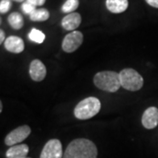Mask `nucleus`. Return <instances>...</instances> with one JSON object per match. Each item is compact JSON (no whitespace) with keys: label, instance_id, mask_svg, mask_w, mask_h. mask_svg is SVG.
Listing matches in <instances>:
<instances>
[{"label":"nucleus","instance_id":"7","mask_svg":"<svg viewBox=\"0 0 158 158\" xmlns=\"http://www.w3.org/2000/svg\"><path fill=\"white\" fill-rule=\"evenodd\" d=\"M40 158H63L61 141L57 139L49 140L43 147Z\"/></svg>","mask_w":158,"mask_h":158},{"label":"nucleus","instance_id":"8","mask_svg":"<svg viewBox=\"0 0 158 158\" xmlns=\"http://www.w3.org/2000/svg\"><path fill=\"white\" fill-rule=\"evenodd\" d=\"M142 126L147 129H154L158 126V108L150 106L145 110L141 117Z\"/></svg>","mask_w":158,"mask_h":158},{"label":"nucleus","instance_id":"18","mask_svg":"<svg viewBox=\"0 0 158 158\" xmlns=\"http://www.w3.org/2000/svg\"><path fill=\"white\" fill-rule=\"evenodd\" d=\"M21 9H22V11H24V13H26V14H27V15H31V14H33L35 10L37 9L36 7L34 6H33L32 4H30L28 2H24L22 4V6H21Z\"/></svg>","mask_w":158,"mask_h":158},{"label":"nucleus","instance_id":"14","mask_svg":"<svg viewBox=\"0 0 158 158\" xmlns=\"http://www.w3.org/2000/svg\"><path fill=\"white\" fill-rule=\"evenodd\" d=\"M8 23L11 28L19 30L24 26V19L19 12H11L8 16Z\"/></svg>","mask_w":158,"mask_h":158},{"label":"nucleus","instance_id":"10","mask_svg":"<svg viewBox=\"0 0 158 158\" xmlns=\"http://www.w3.org/2000/svg\"><path fill=\"white\" fill-rule=\"evenodd\" d=\"M82 22V17L77 12H72L67 14L62 19V28L67 31H76Z\"/></svg>","mask_w":158,"mask_h":158},{"label":"nucleus","instance_id":"19","mask_svg":"<svg viewBox=\"0 0 158 158\" xmlns=\"http://www.w3.org/2000/svg\"><path fill=\"white\" fill-rule=\"evenodd\" d=\"M11 0H1L0 1V12L1 14H5L10 11L11 8Z\"/></svg>","mask_w":158,"mask_h":158},{"label":"nucleus","instance_id":"21","mask_svg":"<svg viewBox=\"0 0 158 158\" xmlns=\"http://www.w3.org/2000/svg\"><path fill=\"white\" fill-rule=\"evenodd\" d=\"M148 5L152 6L154 8H158V0H145Z\"/></svg>","mask_w":158,"mask_h":158},{"label":"nucleus","instance_id":"25","mask_svg":"<svg viewBox=\"0 0 158 158\" xmlns=\"http://www.w3.org/2000/svg\"><path fill=\"white\" fill-rule=\"evenodd\" d=\"M24 158H30V157H24Z\"/></svg>","mask_w":158,"mask_h":158},{"label":"nucleus","instance_id":"9","mask_svg":"<svg viewBox=\"0 0 158 158\" xmlns=\"http://www.w3.org/2000/svg\"><path fill=\"white\" fill-rule=\"evenodd\" d=\"M29 75L32 80L35 82L42 81L47 75V69L43 62L38 59L33 60L29 66Z\"/></svg>","mask_w":158,"mask_h":158},{"label":"nucleus","instance_id":"12","mask_svg":"<svg viewBox=\"0 0 158 158\" xmlns=\"http://www.w3.org/2000/svg\"><path fill=\"white\" fill-rule=\"evenodd\" d=\"M29 152V147L27 144H18L11 146L6 151L7 158H24L27 157Z\"/></svg>","mask_w":158,"mask_h":158},{"label":"nucleus","instance_id":"4","mask_svg":"<svg viewBox=\"0 0 158 158\" xmlns=\"http://www.w3.org/2000/svg\"><path fill=\"white\" fill-rule=\"evenodd\" d=\"M120 85L126 90L137 91L143 86V78L141 74L133 69H124L119 72Z\"/></svg>","mask_w":158,"mask_h":158},{"label":"nucleus","instance_id":"15","mask_svg":"<svg viewBox=\"0 0 158 158\" xmlns=\"http://www.w3.org/2000/svg\"><path fill=\"white\" fill-rule=\"evenodd\" d=\"M49 11L45 8H39L36 9L33 14L30 15V19L34 22H42L46 21L49 19Z\"/></svg>","mask_w":158,"mask_h":158},{"label":"nucleus","instance_id":"11","mask_svg":"<svg viewBox=\"0 0 158 158\" xmlns=\"http://www.w3.org/2000/svg\"><path fill=\"white\" fill-rule=\"evenodd\" d=\"M5 48L8 52L19 54L25 49V43L20 37L18 36H9L5 40Z\"/></svg>","mask_w":158,"mask_h":158},{"label":"nucleus","instance_id":"17","mask_svg":"<svg viewBox=\"0 0 158 158\" xmlns=\"http://www.w3.org/2000/svg\"><path fill=\"white\" fill-rule=\"evenodd\" d=\"M79 0H66L62 6V11L64 13H72L78 8Z\"/></svg>","mask_w":158,"mask_h":158},{"label":"nucleus","instance_id":"22","mask_svg":"<svg viewBox=\"0 0 158 158\" xmlns=\"http://www.w3.org/2000/svg\"><path fill=\"white\" fill-rule=\"evenodd\" d=\"M5 39H6V34H5V32H4V30L1 29V30H0V44H2L3 42H5V41H4Z\"/></svg>","mask_w":158,"mask_h":158},{"label":"nucleus","instance_id":"16","mask_svg":"<svg viewBox=\"0 0 158 158\" xmlns=\"http://www.w3.org/2000/svg\"><path fill=\"white\" fill-rule=\"evenodd\" d=\"M28 38L32 41H34L37 44H41L46 39V35L43 32L36 28H33L28 34Z\"/></svg>","mask_w":158,"mask_h":158},{"label":"nucleus","instance_id":"20","mask_svg":"<svg viewBox=\"0 0 158 158\" xmlns=\"http://www.w3.org/2000/svg\"><path fill=\"white\" fill-rule=\"evenodd\" d=\"M27 2H28L35 7H37V6H43L46 3V0H27Z\"/></svg>","mask_w":158,"mask_h":158},{"label":"nucleus","instance_id":"13","mask_svg":"<svg viewBox=\"0 0 158 158\" xmlns=\"http://www.w3.org/2000/svg\"><path fill=\"white\" fill-rule=\"evenodd\" d=\"M106 6L112 13H122L128 8V0H106Z\"/></svg>","mask_w":158,"mask_h":158},{"label":"nucleus","instance_id":"2","mask_svg":"<svg viewBox=\"0 0 158 158\" xmlns=\"http://www.w3.org/2000/svg\"><path fill=\"white\" fill-rule=\"evenodd\" d=\"M101 103L95 97H89L83 99L77 105L74 109L75 117L81 120H85L94 117L99 113Z\"/></svg>","mask_w":158,"mask_h":158},{"label":"nucleus","instance_id":"24","mask_svg":"<svg viewBox=\"0 0 158 158\" xmlns=\"http://www.w3.org/2000/svg\"><path fill=\"white\" fill-rule=\"evenodd\" d=\"M12 1H15V2H18V3H21V2L25 1V0H12Z\"/></svg>","mask_w":158,"mask_h":158},{"label":"nucleus","instance_id":"1","mask_svg":"<svg viewBox=\"0 0 158 158\" xmlns=\"http://www.w3.org/2000/svg\"><path fill=\"white\" fill-rule=\"evenodd\" d=\"M96 145L90 140L80 138L72 141L68 145L63 158H97Z\"/></svg>","mask_w":158,"mask_h":158},{"label":"nucleus","instance_id":"23","mask_svg":"<svg viewBox=\"0 0 158 158\" xmlns=\"http://www.w3.org/2000/svg\"><path fill=\"white\" fill-rule=\"evenodd\" d=\"M2 111H3V104L2 102H0V113H2Z\"/></svg>","mask_w":158,"mask_h":158},{"label":"nucleus","instance_id":"3","mask_svg":"<svg viewBox=\"0 0 158 158\" xmlns=\"http://www.w3.org/2000/svg\"><path fill=\"white\" fill-rule=\"evenodd\" d=\"M93 82L99 90L112 93L121 87L119 74L114 71H100L95 75Z\"/></svg>","mask_w":158,"mask_h":158},{"label":"nucleus","instance_id":"5","mask_svg":"<svg viewBox=\"0 0 158 158\" xmlns=\"http://www.w3.org/2000/svg\"><path fill=\"white\" fill-rule=\"evenodd\" d=\"M84 35L80 31H73L68 34L62 40V48L66 53H73L82 45Z\"/></svg>","mask_w":158,"mask_h":158},{"label":"nucleus","instance_id":"6","mask_svg":"<svg viewBox=\"0 0 158 158\" xmlns=\"http://www.w3.org/2000/svg\"><path fill=\"white\" fill-rule=\"evenodd\" d=\"M31 134V128L27 125H24L21 127H19L11 131L5 139V143L7 146H14L18 145L21 141L26 140L29 135Z\"/></svg>","mask_w":158,"mask_h":158}]
</instances>
